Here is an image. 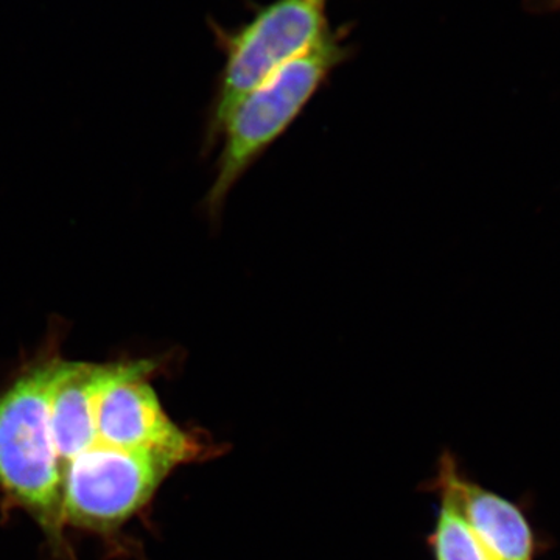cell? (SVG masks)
<instances>
[{
  "label": "cell",
  "mask_w": 560,
  "mask_h": 560,
  "mask_svg": "<svg viewBox=\"0 0 560 560\" xmlns=\"http://www.w3.org/2000/svg\"><path fill=\"white\" fill-rule=\"evenodd\" d=\"M65 363L60 346L51 340L0 390V493L5 506L31 515L62 560L72 550L65 536L50 410Z\"/></svg>",
  "instance_id": "cell-1"
},
{
  "label": "cell",
  "mask_w": 560,
  "mask_h": 560,
  "mask_svg": "<svg viewBox=\"0 0 560 560\" xmlns=\"http://www.w3.org/2000/svg\"><path fill=\"white\" fill-rule=\"evenodd\" d=\"M349 50L341 36L330 32L243 95L217 139L220 156L206 198L210 215H219L235 184L289 130L335 69L348 60Z\"/></svg>",
  "instance_id": "cell-2"
},
{
  "label": "cell",
  "mask_w": 560,
  "mask_h": 560,
  "mask_svg": "<svg viewBox=\"0 0 560 560\" xmlns=\"http://www.w3.org/2000/svg\"><path fill=\"white\" fill-rule=\"evenodd\" d=\"M327 0H272L234 31L213 25L223 69L208 114L206 142L217 145L221 125L243 95L331 32Z\"/></svg>",
  "instance_id": "cell-3"
},
{
  "label": "cell",
  "mask_w": 560,
  "mask_h": 560,
  "mask_svg": "<svg viewBox=\"0 0 560 560\" xmlns=\"http://www.w3.org/2000/svg\"><path fill=\"white\" fill-rule=\"evenodd\" d=\"M179 467L168 456L91 445L61 474L65 526L114 536Z\"/></svg>",
  "instance_id": "cell-4"
},
{
  "label": "cell",
  "mask_w": 560,
  "mask_h": 560,
  "mask_svg": "<svg viewBox=\"0 0 560 560\" xmlns=\"http://www.w3.org/2000/svg\"><path fill=\"white\" fill-rule=\"evenodd\" d=\"M160 371V360H132L130 370L103 390L95 404L94 436L86 451L102 444L119 451L158 453L179 466L213 455V445L180 429L165 412L151 385Z\"/></svg>",
  "instance_id": "cell-5"
},
{
  "label": "cell",
  "mask_w": 560,
  "mask_h": 560,
  "mask_svg": "<svg viewBox=\"0 0 560 560\" xmlns=\"http://www.w3.org/2000/svg\"><path fill=\"white\" fill-rule=\"evenodd\" d=\"M429 489L458 515L493 559L539 560L547 551V540L537 533L526 508L471 481L451 452L441 456Z\"/></svg>",
  "instance_id": "cell-6"
},
{
  "label": "cell",
  "mask_w": 560,
  "mask_h": 560,
  "mask_svg": "<svg viewBox=\"0 0 560 560\" xmlns=\"http://www.w3.org/2000/svg\"><path fill=\"white\" fill-rule=\"evenodd\" d=\"M434 560H495L451 508L441 504L430 536Z\"/></svg>",
  "instance_id": "cell-7"
}]
</instances>
